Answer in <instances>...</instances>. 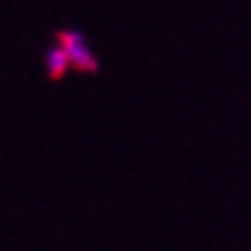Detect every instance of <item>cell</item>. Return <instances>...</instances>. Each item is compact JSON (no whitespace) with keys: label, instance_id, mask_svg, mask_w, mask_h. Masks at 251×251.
I'll return each instance as SVG.
<instances>
[{"label":"cell","instance_id":"2","mask_svg":"<svg viewBox=\"0 0 251 251\" xmlns=\"http://www.w3.org/2000/svg\"><path fill=\"white\" fill-rule=\"evenodd\" d=\"M44 64H47V72L49 77H62L67 70L72 67L70 56H67V51L59 47V44H54V47L47 49V56H44Z\"/></svg>","mask_w":251,"mask_h":251},{"label":"cell","instance_id":"1","mask_svg":"<svg viewBox=\"0 0 251 251\" xmlns=\"http://www.w3.org/2000/svg\"><path fill=\"white\" fill-rule=\"evenodd\" d=\"M56 44L67 51V56H70V62L75 70L79 72H98V59L93 49H90V41L82 31L77 28H64L59 36H56Z\"/></svg>","mask_w":251,"mask_h":251}]
</instances>
